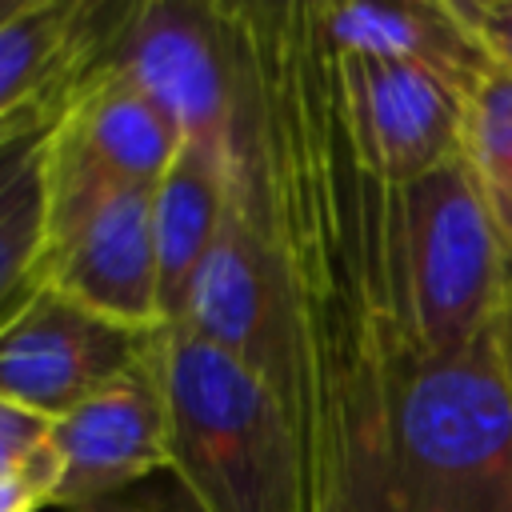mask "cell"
Listing matches in <instances>:
<instances>
[{
    "mask_svg": "<svg viewBox=\"0 0 512 512\" xmlns=\"http://www.w3.org/2000/svg\"><path fill=\"white\" fill-rule=\"evenodd\" d=\"M496 348H500V360H504V372H508V388H512V292H508L504 312L496 320Z\"/></svg>",
    "mask_w": 512,
    "mask_h": 512,
    "instance_id": "obj_21",
    "label": "cell"
},
{
    "mask_svg": "<svg viewBox=\"0 0 512 512\" xmlns=\"http://www.w3.org/2000/svg\"><path fill=\"white\" fill-rule=\"evenodd\" d=\"M228 200V140H180L176 156L152 184L160 328L180 324L192 276L220 228Z\"/></svg>",
    "mask_w": 512,
    "mask_h": 512,
    "instance_id": "obj_13",
    "label": "cell"
},
{
    "mask_svg": "<svg viewBox=\"0 0 512 512\" xmlns=\"http://www.w3.org/2000/svg\"><path fill=\"white\" fill-rule=\"evenodd\" d=\"M452 8L484 60L512 72V0H452Z\"/></svg>",
    "mask_w": 512,
    "mask_h": 512,
    "instance_id": "obj_17",
    "label": "cell"
},
{
    "mask_svg": "<svg viewBox=\"0 0 512 512\" xmlns=\"http://www.w3.org/2000/svg\"><path fill=\"white\" fill-rule=\"evenodd\" d=\"M116 16L112 0H24L0 20V140L60 112Z\"/></svg>",
    "mask_w": 512,
    "mask_h": 512,
    "instance_id": "obj_12",
    "label": "cell"
},
{
    "mask_svg": "<svg viewBox=\"0 0 512 512\" xmlns=\"http://www.w3.org/2000/svg\"><path fill=\"white\" fill-rule=\"evenodd\" d=\"M332 48V44H328ZM340 100L364 160L392 184H408L464 156V88L424 64L336 52Z\"/></svg>",
    "mask_w": 512,
    "mask_h": 512,
    "instance_id": "obj_9",
    "label": "cell"
},
{
    "mask_svg": "<svg viewBox=\"0 0 512 512\" xmlns=\"http://www.w3.org/2000/svg\"><path fill=\"white\" fill-rule=\"evenodd\" d=\"M52 120L0 140V328L44 288Z\"/></svg>",
    "mask_w": 512,
    "mask_h": 512,
    "instance_id": "obj_15",
    "label": "cell"
},
{
    "mask_svg": "<svg viewBox=\"0 0 512 512\" xmlns=\"http://www.w3.org/2000/svg\"><path fill=\"white\" fill-rule=\"evenodd\" d=\"M156 332L124 328L40 288L0 328V400L56 420L140 364Z\"/></svg>",
    "mask_w": 512,
    "mask_h": 512,
    "instance_id": "obj_8",
    "label": "cell"
},
{
    "mask_svg": "<svg viewBox=\"0 0 512 512\" xmlns=\"http://www.w3.org/2000/svg\"><path fill=\"white\" fill-rule=\"evenodd\" d=\"M100 60L132 80L180 140H228L236 116V64L228 0H136L104 40Z\"/></svg>",
    "mask_w": 512,
    "mask_h": 512,
    "instance_id": "obj_6",
    "label": "cell"
},
{
    "mask_svg": "<svg viewBox=\"0 0 512 512\" xmlns=\"http://www.w3.org/2000/svg\"><path fill=\"white\" fill-rule=\"evenodd\" d=\"M316 20H320L324 40L336 52L412 60V64H424V68L456 80L464 92L488 68L484 52L460 24L452 0L316 4Z\"/></svg>",
    "mask_w": 512,
    "mask_h": 512,
    "instance_id": "obj_14",
    "label": "cell"
},
{
    "mask_svg": "<svg viewBox=\"0 0 512 512\" xmlns=\"http://www.w3.org/2000/svg\"><path fill=\"white\" fill-rule=\"evenodd\" d=\"M44 288L124 328H160L152 184H128L48 240Z\"/></svg>",
    "mask_w": 512,
    "mask_h": 512,
    "instance_id": "obj_11",
    "label": "cell"
},
{
    "mask_svg": "<svg viewBox=\"0 0 512 512\" xmlns=\"http://www.w3.org/2000/svg\"><path fill=\"white\" fill-rule=\"evenodd\" d=\"M72 512H196L180 488L176 492H164V488H128V492H116V496H104V500H92V504H80Z\"/></svg>",
    "mask_w": 512,
    "mask_h": 512,
    "instance_id": "obj_20",
    "label": "cell"
},
{
    "mask_svg": "<svg viewBox=\"0 0 512 512\" xmlns=\"http://www.w3.org/2000/svg\"><path fill=\"white\" fill-rule=\"evenodd\" d=\"M408 304L424 356H456L496 332L512 256L464 156L400 184Z\"/></svg>",
    "mask_w": 512,
    "mask_h": 512,
    "instance_id": "obj_4",
    "label": "cell"
},
{
    "mask_svg": "<svg viewBox=\"0 0 512 512\" xmlns=\"http://www.w3.org/2000/svg\"><path fill=\"white\" fill-rule=\"evenodd\" d=\"M56 492V456L44 440V448L16 472L0 476V512H40L52 508Z\"/></svg>",
    "mask_w": 512,
    "mask_h": 512,
    "instance_id": "obj_18",
    "label": "cell"
},
{
    "mask_svg": "<svg viewBox=\"0 0 512 512\" xmlns=\"http://www.w3.org/2000/svg\"><path fill=\"white\" fill-rule=\"evenodd\" d=\"M48 448L56 456L52 508L60 512L140 488L152 472L168 468V424L156 352L148 348L140 364L96 388L72 412L56 416L48 424Z\"/></svg>",
    "mask_w": 512,
    "mask_h": 512,
    "instance_id": "obj_10",
    "label": "cell"
},
{
    "mask_svg": "<svg viewBox=\"0 0 512 512\" xmlns=\"http://www.w3.org/2000/svg\"><path fill=\"white\" fill-rule=\"evenodd\" d=\"M368 512H512V388L496 332L392 384Z\"/></svg>",
    "mask_w": 512,
    "mask_h": 512,
    "instance_id": "obj_3",
    "label": "cell"
},
{
    "mask_svg": "<svg viewBox=\"0 0 512 512\" xmlns=\"http://www.w3.org/2000/svg\"><path fill=\"white\" fill-rule=\"evenodd\" d=\"M464 160L512 256V72L496 64L464 96Z\"/></svg>",
    "mask_w": 512,
    "mask_h": 512,
    "instance_id": "obj_16",
    "label": "cell"
},
{
    "mask_svg": "<svg viewBox=\"0 0 512 512\" xmlns=\"http://www.w3.org/2000/svg\"><path fill=\"white\" fill-rule=\"evenodd\" d=\"M228 28V160L292 316L308 512H368L392 384L424 360L400 184L352 136L316 4L228 0Z\"/></svg>",
    "mask_w": 512,
    "mask_h": 512,
    "instance_id": "obj_1",
    "label": "cell"
},
{
    "mask_svg": "<svg viewBox=\"0 0 512 512\" xmlns=\"http://www.w3.org/2000/svg\"><path fill=\"white\" fill-rule=\"evenodd\" d=\"M180 324L204 336L208 344L224 348L228 356H236L280 396L284 408H292L296 396L292 316L276 268L268 260V248L260 240V228L232 180V160H228L224 216L192 276Z\"/></svg>",
    "mask_w": 512,
    "mask_h": 512,
    "instance_id": "obj_7",
    "label": "cell"
},
{
    "mask_svg": "<svg viewBox=\"0 0 512 512\" xmlns=\"http://www.w3.org/2000/svg\"><path fill=\"white\" fill-rule=\"evenodd\" d=\"M20 4H24V0H0V20H8V16L20 8Z\"/></svg>",
    "mask_w": 512,
    "mask_h": 512,
    "instance_id": "obj_22",
    "label": "cell"
},
{
    "mask_svg": "<svg viewBox=\"0 0 512 512\" xmlns=\"http://www.w3.org/2000/svg\"><path fill=\"white\" fill-rule=\"evenodd\" d=\"M176 148L180 132L172 120L96 56L52 120L44 168L48 240L68 232L104 196L128 184H156Z\"/></svg>",
    "mask_w": 512,
    "mask_h": 512,
    "instance_id": "obj_5",
    "label": "cell"
},
{
    "mask_svg": "<svg viewBox=\"0 0 512 512\" xmlns=\"http://www.w3.org/2000/svg\"><path fill=\"white\" fill-rule=\"evenodd\" d=\"M48 424L44 416L36 412H24L8 400H0V476L24 468L48 440Z\"/></svg>",
    "mask_w": 512,
    "mask_h": 512,
    "instance_id": "obj_19",
    "label": "cell"
},
{
    "mask_svg": "<svg viewBox=\"0 0 512 512\" xmlns=\"http://www.w3.org/2000/svg\"><path fill=\"white\" fill-rule=\"evenodd\" d=\"M168 472L196 512H308L288 408L236 356L184 324L152 340Z\"/></svg>",
    "mask_w": 512,
    "mask_h": 512,
    "instance_id": "obj_2",
    "label": "cell"
}]
</instances>
